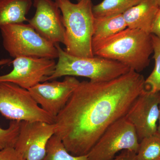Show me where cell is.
Returning <instances> with one entry per match:
<instances>
[{"label": "cell", "mask_w": 160, "mask_h": 160, "mask_svg": "<svg viewBox=\"0 0 160 160\" xmlns=\"http://www.w3.org/2000/svg\"><path fill=\"white\" fill-rule=\"evenodd\" d=\"M142 0H103L92 7L95 18L108 17L123 14Z\"/></svg>", "instance_id": "2e32d148"}, {"label": "cell", "mask_w": 160, "mask_h": 160, "mask_svg": "<svg viewBox=\"0 0 160 160\" xmlns=\"http://www.w3.org/2000/svg\"><path fill=\"white\" fill-rule=\"evenodd\" d=\"M12 61L10 59L5 58L0 60V66L10 64Z\"/></svg>", "instance_id": "cb8c5ba5"}, {"label": "cell", "mask_w": 160, "mask_h": 160, "mask_svg": "<svg viewBox=\"0 0 160 160\" xmlns=\"http://www.w3.org/2000/svg\"><path fill=\"white\" fill-rule=\"evenodd\" d=\"M11 63L13 69L7 74L0 75V82L14 83L27 90L46 82L56 65L54 59L28 57L15 58Z\"/></svg>", "instance_id": "ba28073f"}, {"label": "cell", "mask_w": 160, "mask_h": 160, "mask_svg": "<svg viewBox=\"0 0 160 160\" xmlns=\"http://www.w3.org/2000/svg\"><path fill=\"white\" fill-rule=\"evenodd\" d=\"M80 82L75 77L66 76L62 81H46L28 90L40 107L55 118Z\"/></svg>", "instance_id": "30bf717a"}, {"label": "cell", "mask_w": 160, "mask_h": 160, "mask_svg": "<svg viewBox=\"0 0 160 160\" xmlns=\"http://www.w3.org/2000/svg\"><path fill=\"white\" fill-rule=\"evenodd\" d=\"M159 9L156 0H142L123 13V17L128 28L151 34L152 24Z\"/></svg>", "instance_id": "4fadbf2b"}, {"label": "cell", "mask_w": 160, "mask_h": 160, "mask_svg": "<svg viewBox=\"0 0 160 160\" xmlns=\"http://www.w3.org/2000/svg\"><path fill=\"white\" fill-rule=\"evenodd\" d=\"M55 132L54 123L22 121L15 149L25 160H42L46 155L48 142Z\"/></svg>", "instance_id": "9c48e42d"}, {"label": "cell", "mask_w": 160, "mask_h": 160, "mask_svg": "<svg viewBox=\"0 0 160 160\" xmlns=\"http://www.w3.org/2000/svg\"><path fill=\"white\" fill-rule=\"evenodd\" d=\"M139 145L134 127L124 117L106 129L87 155L89 160H112L123 150L137 153Z\"/></svg>", "instance_id": "52a82bcc"}, {"label": "cell", "mask_w": 160, "mask_h": 160, "mask_svg": "<svg viewBox=\"0 0 160 160\" xmlns=\"http://www.w3.org/2000/svg\"><path fill=\"white\" fill-rule=\"evenodd\" d=\"M34 16L28 22L39 34L54 45L64 43L65 29L61 10L55 1L33 0Z\"/></svg>", "instance_id": "7c38bea8"}, {"label": "cell", "mask_w": 160, "mask_h": 160, "mask_svg": "<svg viewBox=\"0 0 160 160\" xmlns=\"http://www.w3.org/2000/svg\"><path fill=\"white\" fill-rule=\"evenodd\" d=\"M55 2L61 10L65 29L63 43L65 51L74 56L93 57L92 38L95 17L91 0H82L76 4L70 0Z\"/></svg>", "instance_id": "3957f363"}, {"label": "cell", "mask_w": 160, "mask_h": 160, "mask_svg": "<svg viewBox=\"0 0 160 160\" xmlns=\"http://www.w3.org/2000/svg\"><path fill=\"white\" fill-rule=\"evenodd\" d=\"M20 123L19 121H11L7 129L0 127V150L14 147L19 133Z\"/></svg>", "instance_id": "ffe728a7"}, {"label": "cell", "mask_w": 160, "mask_h": 160, "mask_svg": "<svg viewBox=\"0 0 160 160\" xmlns=\"http://www.w3.org/2000/svg\"><path fill=\"white\" fill-rule=\"evenodd\" d=\"M112 160H138L137 153L129 150H123Z\"/></svg>", "instance_id": "7402d4cb"}, {"label": "cell", "mask_w": 160, "mask_h": 160, "mask_svg": "<svg viewBox=\"0 0 160 160\" xmlns=\"http://www.w3.org/2000/svg\"><path fill=\"white\" fill-rule=\"evenodd\" d=\"M32 4V0H0V27L28 22L26 15Z\"/></svg>", "instance_id": "5bb4252c"}, {"label": "cell", "mask_w": 160, "mask_h": 160, "mask_svg": "<svg viewBox=\"0 0 160 160\" xmlns=\"http://www.w3.org/2000/svg\"><path fill=\"white\" fill-rule=\"evenodd\" d=\"M56 46L58 60L53 73L46 81L63 76H73L88 78L91 82H105L126 74L131 69L117 61L99 57L74 56L62 49L59 44Z\"/></svg>", "instance_id": "277c9868"}, {"label": "cell", "mask_w": 160, "mask_h": 160, "mask_svg": "<svg viewBox=\"0 0 160 160\" xmlns=\"http://www.w3.org/2000/svg\"><path fill=\"white\" fill-rule=\"evenodd\" d=\"M0 113L11 121L53 124L55 119L40 107L29 90L10 82H0Z\"/></svg>", "instance_id": "8992f818"}, {"label": "cell", "mask_w": 160, "mask_h": 160, "mask_svg": "<svg viewBox=\"0 0 160 160\" xmlns=\"http://www.w3.org/2000/svg\"><path fill=\"white\" fill-rule=\"evenodd\" d=\"M42 160H89L87 155L76 156L69 153L57 136L54 135L49 139L46 153Z\"/></svg>", "instance_id": "e0dca14e"}, {"label": "cell", "mask_w": 160, "mask_h": 160, "mask_svg": "<svg viewBox=\"0 0 160 160\" xmlns=\"http://www.w3.org/2000/svg\"><path fill=\"white\" fill-rule=\"evenodd\" d=\"M151 33L160 39V8L152 24Z\"/></svg>", "instance_id": "603a6c76"}, {"label": "cell", "mask_w": 160, "mask_h": 160, "mask_svg": "<svg viewBox=\"0 0 160 160\" xmlns=\"http://www.w3.org/2000/svg\"><path fill=\"white\" fill-rule=\"evenodd\" d=\"M82 1V0H77V1L78 2H81V1Z\"/></svg>", "instance_id": "4316f807"}, {"label": "cell", "mask_w": 160, "mask_h": 160, "mask_svg": "<svg viewBox=\"0 0 160 160\" xmlns=\"http://www.w3.org/2000/svg\"><path fill=\"white\" fill-rule=\"evenodd\" d=\"M0 160H25L14 147H9L0 150Z\"/></svg>", "instance_id": "44dd1931"}, {"label": "cell", "mask_w": 160, "mask_h": 160, "mask_svg": "<svg viewBox=\"0 0 160 160\" xmlns=\"http://www.w3.org/2000/svg\"><path fill=\"white\" fill-rule=\"evenodd\" d=\"M158 125L157 131V133L160 136V102L159 104V114L158 118Z\"/></svg>", "instance_id": "d4e9b609"}, {"label": "cell", "mask_w": 160, "mask_h": 160, "mask_svg": "<svg viewBox=\"0 0 160 160\" xmlns=\"http://www.w3.org/2000/svg\"><path fill=\"white\" fill-rule=\"evenodd\" d=\"M137 157L138 160H160V136L158 133L140 142Z\"/></svg>", "instance_id": "ac0fdd59"}, {"label": "cell", "mask_w": 160, "mask_h": 160, "mask_svg": "<svg viewBox=\"0 0 160 160\" xmlns=\"http://www.w3.org/2000/svg\"><path fill=\"white\" fill-rule=\"evenodd\" d=\"M160 92L145 89L136 99L125 117L134 127L139 141L157 133Z\"/></svg>", "instance_id": "8fae6325"}, {"label": "cell", "mask_w": 160, "mask_h": 160, "mask_svg": "<svg viewBox=\"0 0 160 160\" xmlns=\"http://www.w3.org/2000/svg\"><path fill=\"white\" fill-rule=\"evenodd\" d=\"M145 82L131 69L109 81L80 82L55 118V135L71 154L87 155L106 129L125 117L145 90Z\"/></svg>", "instance_id": "6da1fadb"}, {"label": "cell", "mask_w": 160, "mask_h": 160, "mask_svg": "<svg viewBox=\"0 0 160 160\" xmlns=\"http://www.w3.org/2000/svg\"><path fill=\"white\" fill-rule=\"evenodd\" d=\"M151 36L155 66L151 74L145 79V89L152 92H160V39L154 35L151 34Z\"/></svg>", "instance_id": "d6986e66"}, {"label": "cell", "mask_w": 160, "mask_h": 160, "mask_svg": "<svg viewBox=\"0 0 160 160\" xmlns=\"http://www.w3.org/2000/svg\"><path fill=\"white\" fill-rule=\"evenodd\" d=\"M156 1L158 5V6H159L160 8V0H156Z\"/></svg>", "instance_id": "484cf974"}, {"label": "cell", "mask_w": 160, "mask_h": 160, "mask_svg": "<svg viewBox=\"0 0 160 160\" xmlns=\"http://www.w3.org/2000/svg\"><path fill=\"white\" fill-rule=\"evenodd\" d=\"M94 56L117 61L138 72L149 66L153 52L151 34L128 28L106 38L92 41Z\"/></svg>", "instance_id": "7a4b0ae2"}, {"label": "cell", "mask_w": 160, "mask_h": 160, "mask_svg": "<svg viewBox=\"0 0 160 160\" xmlns=\"http://www.w3.org/2000/svg\"><path fill=\"white\" fill-rule=\"evenodd\" d=\"M3 47L11 57L58 58L56 46L42 37L32 26L24 23L0 27Z\"/></svg>", "instance_id": "5b68a950"}, {"label": "cell", "mask_w": 160, "mask_h": 160, "mask_svg": "<svg viewBox=\"0 0 160 160\" xmlns=\"http://www.w3.org/2000/svg\"><path fill=\"white\" fill-rule=\"evenodd\" d=\"M127 28L123 14L108 17L95 18L92 41L109 37Z\"/></svg>", "instance_id": "9a60e30c"}]
</instances>
